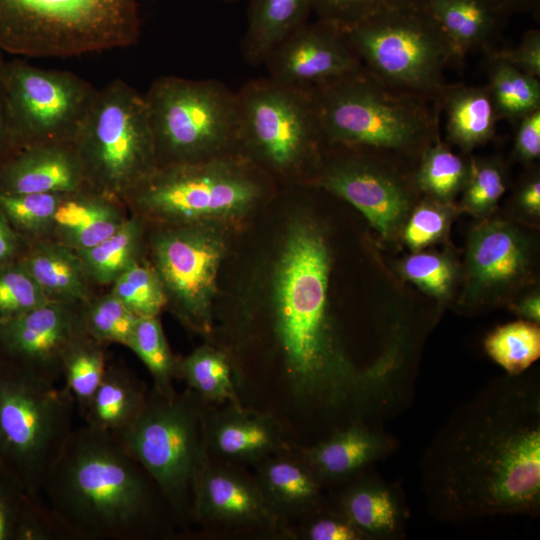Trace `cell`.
Wrapping results in <instances>:
<instances>
[{
	"label": "cell",
	"instance_id": "obj_2",
	"mask_svg": "<svg viewBox=\"0 0 540 540\" xmlns=\"http://www.w3.org/2000/svg\"><path fill=\"white\" fill-rule=\"evenodd\" d=\"M331 253L310 217L288 226L271 279V325L286 383L302 403L353 421L385 419L394 396L349 356L329 302Z\"/></svg>",
	"mask_w": 540,
	"mask_h": 540
},
{
	"label": "cell",
	"instance_id": "obj_50",
	"mask_svg": "<svg viewBox=\"0 0 540 540\" xmlns=\"http://www.w3.org/2000/svg\"><path fill=\"white\" fill-rule=\"evenodd\" d=\"M26 244L0 209V267L18 260Z\"/></svg>",
	"mask_w": 540,
	"mask_h": 540
},
{
	"label": "cell",
	"instance_id": "obj_5",
	"mask_svg": "<svg viewBox=\"0 0 540 540\" xmlns=\"http://www.w3.org/2000/svg\"><path fill=\"white\" fill-rule=\"evenodd\" d=\"M140 35L138 0H0V50L69 57L125 48Z\"/></svg>",
	"mask_w": 540,
	"mask_h": 540
},
{
	"label": "cell",
	"instance_id": "obj_44",
	"mask_svg": "<svg viewBox=\"0 0 540 540\" xmlns=\"http://www.w3.org/2000/svg\"><path fill=\"white\" fill-rule=\"evenodd\" d=\"M48 301L19 260L0 267V323L17 318Z\"/></svg>",
	"mask_w": 540,
	"mask_h": 540
},
{
	"label": "cell",
	"instance_id": "obj_24",
	"mask_svg": "<svg viewBox=\"0 0 540 540\" xmlns=\"http://www.w3.org/2000/svg\"><path fill=\"white\" fill-rule=\"evenodd\" d=\"M128 217L123 203L84 187L62 194L46 239L79 252L109 237Z\"/></svg>",
	"mask_w": 540,
	"mask_h": 540
},
{
	"label": "cell",
	"instance_id": "obj_18",
	"mask_svg": "<svg viewBox=\"0 0 540 540\" xmlns=\"http://www.w3.org/2000/svg\"><path fill=\"white\" fill-rule=\"evenodd\" d=\"M530 245L525 235L504 220H488L470 233L466 252L465 305L496 301L530 275Z\"/></svg>",
	"mask_w": 540,
	"mask_h": 540
},
{
	"label": "cell",
	"instance_id": "obj_38",
	"mask_svg": "<svg viewBox=\"0 0 540 540\" xmlns=\"http://www.w3.org/2000/svg\"><path fill=\"white\" fill-rule=\"evenodd\" d=\"M484 348L509 375L525 373L540 357L539 324L521 319L499 326L486 336Z\"/></svg>",
	"mask_w": 540,
	"mask_h": 540
},
{
	"label": "cell",
	"instance_id": "obj_11",
	"mask_svg": "<svg viewBox=\"0 0 540 540\" xmlns=\"http://www.w3.org/2000/svg\"><path fill=\"white\" fill-rule=\"evenodd\" d=\"M364 69L397 92L439 102L444 69L456 61L424 3L372 16L344 31Z\"/></svg>",
	"mask_w": 540,
	"mask_h": 540
},
{
	"label": "cell",
	"instance_id": "obj_13",
	"mask_svg": "<svg viewBox=\"0 0 540 540\" xmlns=\"http://www.w3.org/2000/svg\"><path fill=\"white\" fill-rule=\"evenodd\" d=\"M223 226H147L146 258L161 282L166 308L198 334L212 331L218 273L227 252Z\"/></svg>",
	"mask_w": 540,
	"mask_h": 540
},
{
	"label": "cell",
	"instance_id": "obj_16",
	"mask_svg": "<svg viewBox=\"0 0 540 540\" xmlns=\"http://www.w3.org/2000/svg\"><path fill=\"white\" fill-rule=\"evenodd\" d=\"M85 333L83 302L48 301L0 323V361L58 383L67 350Z\"/></svg>",
	"mask_w": 540,
	"mask_h": 540
},
{
	"label": "cell",
	"instance_id": "obj_35",
	"mask_svg": "<svg viewBox=\"0 0 540 540\" xmlns=\"http://www.w3.org/2000/svg\"><path fill=\"white\" fill-rule=\"evenodd\" d=\"M107 346L87 333L67 350L62 364L63 386L71 394L76 412L83 416L106 371Z\"/></svg>",
	"mask_w": 540,
	"mask_h": 540
},
{
	"label": "cell",
	"instance_id": "obj_32",
	"mask_svg": "<svg viewBox=\"0 0 540 540\" xmlns=\"http://www.w3.org/2000/svg\"><path fill=\"white\" fill-rule=\"evenodd\" d=\"M147 225L130 215L109 237L77 252L93 287H110L133 263L146 255Z\"/></svg>",
	"mask_w": 540,
	"mask_h": 540
},
{
	"label": "cell",
	"instance_id": "obj_7",
	"mask_svg": "<svg viewBox=\"0 0 540 540\" xmlns=\"http://www.w3.org/2000/svg\"><path fill=\"white\" fill-rule=\"evenodd\" d=\"M236 93L240 154L272 178L310 184L327 146L314 92L266 77Z\"/></svg>",
	"mask_w": 540,
	"mask_h": 540
},
{
	"label": "cell",
	"instance_id": "obj_15",
	"mask_svg": "<svg viewBox=\"0 0 540 540\" xmlns=\"http://www.w3.org/2000/svg\"><path fill=\"white\" fill-rule=\"evenodd\" d=\"M348 149L351 152L347 155L322 160L310 185L353 205L383 238L395 237L410 210V193L406 185L379 161L356 149Z\"/></svg>",
	"mask_w": 540,
	"mask_h": 540
},
{
	"label": "cell",
	"instance_id": "obj_29",
	"mask_svg": "<svg viewBox=\"0 0 540 540\" xmlns=\"http://www.w3.org/2000/svg\"><path fill=\"white\" fill-rule=\"evenodd\" d=\"M315 0H250L242 53L251 65L264 64L272 51L308 22Z\"/></svg>",
	"mask_w": 540,
	"mask_h": 540
},
{
	"label": "cell",
	"instance_id": "obj_8",
	"mask_svg": "<svg viewBox=\"0 0 540 540\" xmlns=\"http://www.w3.org/2000/svg\"><path fill=\"white\" fill-rule=\"evenodd\" d=\"M75 413L64 386L0 361V466L35 497L42 498Z\"/></svg>",
	"mask_w": 540,
	"mask_h": 540
},
{
	"label": "cell",
	"instance_id": "obj_47",
	"mask_svg": "<svg viewBox=\"0 0 540 540\" xmlns=\"http://www.w3.org/2000/svg\"><path fill=\"white\" fill-rule=\"evenodd\" d=\"M302 536L309 540H365L363 535L336 508L325 503L305 516Z\"/></svg>",
	"mask_w": 540,
	"mask_h": 540
},
{
	"label": "cell",
	"instance_id": "obj_19",
	"mask_svg": "<svg viewBox=\"0 0 540 540\" xmlns=\"http://www.w3.org/2000/svg\"><path fill=\"white\" fill-rule=\"evenodd\" d=\"M190 516L229 528L274 530L281 522L255 479L210 456L194 476Z\"/></svg>",
	"mask_w": 540,
	"mask_h": 540
},
{
	"label": "cell",
	"instance_id": "obj_25",
	"mask_svg": "<svg viewBox=\"0 0 540 540\" xmlns=\"http://www.w3.org/2000/svg\"><path fill=\"white\" fill-rule=\"evenodd\" d=\"M255 481L280 520L305 517L324 504L322 484L302 457L288 450L259 462Z\"/></svg>",
	"mask_w": 540,
	"mask_h": 540
},
{
	"label": "cell",
	"instance_id": "obj_4",
	"mask_svg": "<svg viewBox=\"0 0 540 540\" xmlns=\"http://www.w3.org/2000/svg\"><path fill=\"white\" fill-rule=\"evenodd\" d=\"M273 190V178L242 155L158 166L126 197L148 227L221 224L244 217Z\"/></svg>",
	"mask_w": 540,
	"mask_h": 540
},
{
	"label": "cell",
	"instance_id": "obj_36",
	"mask_svg": "<svg viewBox=\"0 0 540 540\" xmlns=\"http://www.w3.org/2000/svg\"><path fill=\"white\" fill-rule=\"evenodd\" d=\"M143 362L153 378V389L164 397L176 394L177 359L170 350L158 316L139 317L126 345Z\"/></svg>",
	"mask_w": 540,
	"mask_h": 540
},
{
	"label": "cell",
	"instance_id": "obj_1",
	"mask_svg": "<svg viewBox=\"0 0 540 540\" xmlns=\"http://www.w3.org/2000/svg\"><path fill=\"white\" fill-rule=\"evenodd\" d=\"M523 374L486 385L427 448L423 490L438 519L539 515L540 386Z\"/></svg>",
	"mask_w": 540,
	"mask_h": 540
},
{
	"label": "cell",
	"instance_id": "obj_53",
	"mask_svg": "<svg viewBox=\"0 0 540 540\" xmlns=\"http://www.w3.org/2000/svg\"><path fill=\"white\" fill-rule=\"evenodd\" d=\"M513 311L522 320L539 324L540 322V296L538 293L526 296L512 306Z\"/></svg>",
	"mask_w": 540,
	"mask_h": 540
},
{
	"label": "cell",
	"instance_id": "obj_9",
	"mask_svg": "<svg viewBox=\"0 0 540 540\" xmlns=\"http://www.w3.org/2000/svg\"><path fill=\"white\" fill-rule=\"evenodd\" d=\"M144 98L158 166L241 155L237 93L224 83L162 76Z\"/></svg>",
	"mask_w": 540,
	"mask_h": 540
},
{
	"label": "cell",
	"instance_id": "obj_33",
	"mask_svg": "<svg viewBox=\"0 0 540 540\" xmlns=\"http://www.w3.org/2000/svg\"><path fill=\"white\" fill-rule=\"evenodd\" d=\"M178 378L206 403L228 402L231 405H241L229 358L209 344L197 347L187 357L179 360Z\"/></svg>",
	"mask_w": 540,
	"mask_h": 540
},
{
	"label": "cell",
	"instance_id": "obj_54",
	"mask_svg": "<svg viewBox=\"0 0 540 540\" xmlns=\"http://www.w3.org/2000/svg\"><path fill=\"white\" fill-rule=\"evenodd\" d=\"M506 17L515 13L535 11L539 0H490Z\"/></svg>",
	"mask_w": 540,
	"mask_h": 540
},
{
	"label": "cell",
	"instance_id": "obj_49",
	"mask_svg": "<svg viewBox=\"0 0 540 540\" xmlns=\"http://www.w3.org/2000/svg\"><path fill=\"white\" fill-rule=\"evenodd\" d=\"M516 157L530 163L540 155V109H536L518 120L514 143Z\"/></svg>",
	"mask_w": 540,
	"mask_h": 540
},
{
	"label": "cell",
	"instance_id": "obj_28",
	"mask_svg": "<svg viewBox=\"0 0 540 540\" xmlns=\"http://www.w3.org/2000/svg\"><path fill=\"white\" fill-rule=\"evenodd\" d=\"M148 391L137 375L121 363H108L103 379L84 415V424L119 435L138 417Z\"/></svg>",
	"mask_w": 540,
	"mask_h": 540
},
{
	"label": "cell",
	"instance_id": "obj_37",
	"mask_svg": "<svg viewBox=\"0 0 540 540\" xmlns=\"http://www.w3.org/2000/svg\"><path fill=\"white\" fill-rule=\"evenodd\" d=\"M420 156L415 175L416 186L427 197L452 203L465 185L470 162L453 153L439 138L427 146Z\"/></svg>",
	"mask_w": 540,
	"mask_h": 540
},
{
	"label": "cell",
	"instance_id": "obj_42",
	"mask_svg": "<svg viewBox=\"0 0 540 540\" xmlns=\"http://www.w3.org/2000/svg\"><path fill=\"white\" fill-rule=\"evenodd\" d=\"M400 272L439 302L451 297L458 278L453 259L437 252H414L402 261Z\"/></svg>",
	"mask_w": 540,
	"mask_h": 540
},
{
	"label": "cell",
	"instance_id": "obj_43",
	"mask_svg": "<svg viewBox=\"0 0 540 540\" xmlns=\"http://www.w3.org/2000/svg\"><path fill=\"white\" fill-rule=\"evenodd\" d=\"M506 191V176L502 164L495 159L470 162L469 173L462 189L461 208L475 216L492 212Z\"/></svg>",
	"mask_w": 540,
	"mask_h": 540
},
{
	"label": "cell",
	"instance_id": "obj_55",
	"mask_svg": "<svg viewBox=\"0 0 540 540\" xmlns=\"http://www.w3.org/2000/svg\"><path fill=\"white\" fill-rule=\"evenodd\" d=\"M4 59L2 57V54H1V50H0V65L3 63Z\"/></svg>",
	"mask_w": 540,
	"mask_h": 540
},
{
	"label": "cell",
	"instance_id": "obj_40",
	"mask_svg": "<svg viewBox=\"0 0 540 540\" xmlns=\"http://www.w3.org/2000/svg\"><path fill=\"white\" fill-rule=\"evenodd\" d=\"M138 318L108 288L83 302L86 333L107 347L126 346Z\"/></svg>",
	"mask_w": 540,
	"mask_h": 540
},
{
	"label": "cell",
	"instance_id": "obj_22",
	"mask_svg": "<svg viewBox=\"0 0 540 540\" xmlns=\"http://www.w3.org/2000/svg\"><path fill=\"white\" fill-rule=\"evenodd\" d=\"M396 440L368 422L354 421L336 428L328 437L299 455L323 485L348 481L390 455Z\"/></svg>",
	"mask_w": 540,
	"mask_h": 540
},
{
	"label": "cell",
	"instance_id": "obj_12",
	"mask_svg": "<svg viewBox=\"0 0 540 540\" xmlns=\"http://www.w3.org/2000/svg\"><path fill=\"white\" fill-rule=\"evenodd\" d=\"M205 401L191 390L167 398L153 388L117 437L156 484L174 516H190L193 479L208 456Z\"/></svg>",
	"mask_w": 540,
	"mask_h": 540
},
{
	"label": "cell",
	"instance_id": "obj_10",
	"mask_svg": "<svg viewBox=\"0 0 540 540\" xmlns=\"http://www.w3.org/2000/svg\"><path fill=\"white\" fill-rule=\"evenodd\" d=\"M73 144L88 186L123 204L158 167L144 95L120 79L97 89Z\"/></svg>",
	"mask_w": 540,
	"mask_h": 540
},
{
	"label": "cell",
	"instance_id": "obj_30",
	"mask_svg": "<svg viewBox=\"0 0 540 540\" xmlns=\"http://www.w3.org/2000/svg\"><path fill=\"white\" fill-rule=\"evenodd\" d=\"M439 103L446 114L447 138L462 151L492 138L498 117L488 86H446Z\"/></svg>",
	"mask_w": 540,
	"mask_h": 540
},
{
	"label": "cell",
	"instance_id": "obj_14",
	"mask_svg": "<svg viewBox=\"0 0 540 540\" xmlns=\"http://www.w3.org/2000/svg\"><path fill=\"white\" fill-rule=\"evenodd\" d=\"M0 84L19 149L72 142L97 89L78 75L15 59L0 65Z\"/></svg>",
	"mask_w": 540,
	"mask_h": 540
},
{
	"label": "cell",
	"instance_id": "obj_23",
	"mask_svg": "<svg viewBox=\"0 0 540 540\" xmlns=\"http://www.w3.org/2000/svg\"><path fill=\"white\" fill-rule=\"evenodd\" d=\"M365 540H394L405 534L409 509L399 486L361 472L348 480L335 506Z\"/></svg>",
	"mask_w": 540,
	"mask_h": 540
},
{
	"label": "cell",
	"instance_id": "obj_51",
	"mask_svg": "<svg viewBox=\"0 0 540 540\" xmlns=\"http://www.w3.org/2000/svg\"><path fill=\"white\" fill-rule=\"evenodd\" d=\"M19 149L0 84V163Z\"/></svg>",
	"mask_w": 540,
	"mask_h": 540
},
{
	"label": "cell",
	"instance_id": "obj_3",
	"mask_svg": "<svg viewBox=\"0 0 540 540\" xmlns=\"http://www.w3.org/2000/svg\"><path fill=\"white\" fill-rule=\"evenodd\" d=\"M63 540L166 536L174 516L151 477L113 434L72 430L42 489Z\"/></svg>",
	"mask_w": 540,
	"mask_h": 540
},
{
	"label": "cell",
	"instance_id": "obj_41",
	"mask_svg": "<svg viewBox=\"0 0 540 540\" xmlns=\"http://www.w3.org/2000/svg\"><path fill=\"white\" fill-rule=\"evenodd\" d=\"M108 289L137 317L158 316L166 309L164 290L146 255L130 265Z\"/></svg>",
	"mask_w": 540,
	"mask_h": 540
},
{
	"label": "cell",
	"instance_id": "obj_27",
	"mask_svg": "<svg viewBox=\"0 0 540 540\" xmlns=\"http://www.w3.org/2000/svg\"><path fill=\"white\" fill-rule=\"evenodd\" d=\"M445 35L455 60L491 44L504 26L506 16L490 0H424Z\"/></svg>",
	"mask_w": 540,
	"mask_h": 540
},
{
	"label": "cell",
	"instance_id": "obj_52",
	"mask_svg": "<svg viewBox=\"0 0 540 540\" xmlns=\"http://www.w3.org/2000/svg\"><path fill=\"white\" fill-rule=\"evenodd\" d=\"M517 201L520 208L534 217L540 214V179L534 174L520 187Z\"/></svg>",
	"mask_w": 540,
	"mask_h": 540
},
{
	"label": "cell",
	"instance_id": "obj_31",
	"mask_svg": "<svg viewBox=\"0 0 540 540\" xmlns=\"http://www.w3.org/2000/svg\"><path fill=\"white\" fill-rule=\"evenodd\" d=\"M0 540H63L43 499L1 466Z\"/></svg>",
	"mask_w": 540,
	"mask_h": 540
},
{
	"label": "cell",
	"instance_id": "obj_56",
	"mask_svg": "<svg viewBox=\"0 0 540 540\" xmlns=\"http://www.w3.org/2000/svg\"><path fill=\"white\" fill-rule=\"evenodd\" d=\"M227 1H235V0H227Z\"/></svg>",
	"mask_w": 540,
	"mask_h": 540
},
{
	"label": "cell",
	"instance_id": "obj_17",
	"mask_svg": "<svg viewBox=\"0 0 540 540\" xmlns=\"http://www.w3.org/2000/svg\"><path fill=\"white\" fill-rule=\"evenodd\" d=\"M264 64L269 78L311 91L364 68L344 33L319 19L281 42Z\"/></svg>",
	"mask_w": 540,
	"mask_h": 540
},
{
	"label": "cell",
	"instance_id": "obj_45",
	"mask_svg": "<svg viewBox=\"0 0 540 540\" xmlns=\"http://www.w3.org/2000/svg\"><path fill=\"white\" fill-rule=\"evenodd\" d=\"M454 209L427 197L407 217L403 225V239L412 252H418L442 239L448 232Z\"/></svg>",
	"mask_w": 540,
	"mask_h": 540
},
{
	"label": "cell",
	"instance_id": "obj_20",
	"mask_svg": "<svg viewBox=\"0 0 540 540\" xmlns=\"http://www.w3.org/2000/svg\"><path fill=\"white\" fill-rule=\"evenodd\" d=\"M208 456L221 461L255 463L289 450L278 421L270 414L229 404L222 411L205 413Z\"/></svg>",
	"mask_w": 540,
	"mask_h": 540
},
{
	"label": "cell",
	"instance_id": "obj_46",
	"mask_svg": "<svg viewBox=\"0 0 540 540\" xmlns=\"http://www.w3.org/2000/svg\"><path fill=\"white\" fill-rule=\"evenodd\" d=\"M424 0H315L318 19L344 31L392 9L422 4Z\"/></svg>",
	"mask_w": 540,
	"mask_h": 540
},
{
	"label": "cell",
	"instance_id": "obj_21",
	"mask_svg": "<svg viewBox=\"0 0 540 540\" xmlns=\"http://www.w3.org/2000/svg\"><path fill=\"white\" fill-rule=\"evenodd\" d=\"M89 187L72 142L25 146L0 163V192L66 193Z\"/></svg>",
	"mask_w": 540,
	"mask_h": 540
},
{
	"label": "cell",
	"instance_id": "obj_39",
	"mask_svg": "<svg viewBox=\"0 0 540 540\" xmlns=\"http://www.w3.org/2000/svg\"><path fill=\"white\" fill-rule=\"evenodd\" d=\"M62 194L0 192V209L26 243L44 240Z\"/></svg>",
	"mask_w": 540,
	"mask_h": 540
},
{
	"label": "cell",
	"instance_id": "obj_48",
	"mask_svg": "<svg viewBox=\"0 0 540 540\" xmlns=\"http://www.w3.org/2000/svg\"><path fill=\"white\" fill-rule=\"evenodd\" d=\"M518 70L536 78L540 77V31L533 29L525 33L514 49H488Z\"/></svg>",
	"mask_w": 540,
	"mask_h": 540
},
{
	"label": "cell",
	"instance_id": "obj_6",
	"mask_svg": "<svg viewBox=\"0 0 540 540\" xmlns=\"http://www.w3.org/2000/svg\"><path fill=\"white\" fill-rule=\"evenodd\" d=\"M313 92L327 145L421 153L439 138L437 105L386 87L364 68Z\"/></svg>",
	"mask_w": 540,
	"mask_h": 540
},
{
	"label": "cell",
	"instance_id": "obj_26",
	"mask_svg": "<svg viewBox=\"0 0 540 540\" xmlns=\"http://www.w3.org/2000/svg\"><path fill=\"white\" fill-rule=\"evenodd\" d=\"M18 260L49 301L81 303L95 292L77 252L60 243H27Z\"/></svg>",
	"mask_w": 540,
	"mask_h": 540
},
{
	"label": "cell",
	"instance_id": "obj_34",
	"mask_svg": "<svg viewBox=\"0 0 540 540\" xmlns=\"http://www.w3.org/2000/svg\"><path fill=\"white\" fill-rule=\"evenodd\" d=\"M488 53V88L497 117L518 122L526 114L540 109L539 78L530 76L507 61Z\"/></svg>",
	"mask_w": 540,
	"mask_h": 540
}]
</instances>
